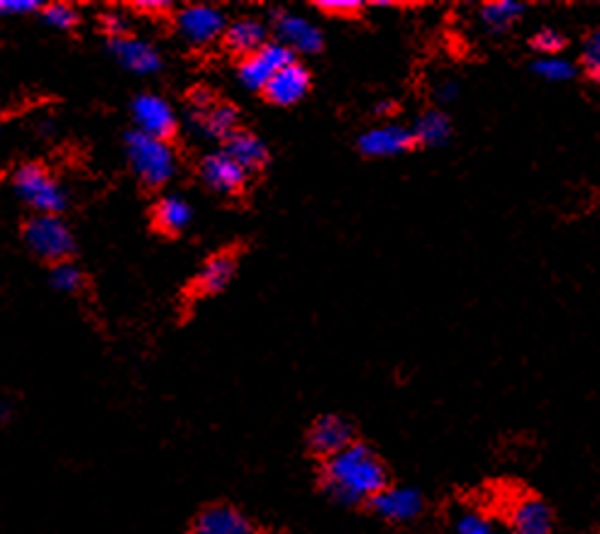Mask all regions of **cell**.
I'll use <instances>...</instances> for the list:
<instances>
[{
  "instance_id": "obj_11",
  "label": "cell",
  "mask_w": 600,
  "mask_h": 534,
  "mask_svg": "<svg viewBox=\"0 0 600 534\" xmlns=\"http://www.w3.org/2000/svg\"><path fill=\"white\" fill-rule=\"evenodd\" d=\"M132 120L137 124V132L150 134V138L156 140H166L176 132V110L172 108V103L162 96H154V93H140L132 100L130 106Z\"/></svg>"
},
{
  "instance_id": "obj_9",
  "label": "cell",
  "mask_w": 600,
  "mask_h": 534,
  "mask_svg": "<svg viewBox=\"0 0 600 534\" xmlns=\"http://www.w3.org/2000/svg\"><path fill=\"white\" fill-rule=\"evenodd\" d=\"M291 61H296V57H293L286 47H281L279 41H269L267 47H261L257 51V55L239 61L237 79L242 86L249 91H264L269 86V81L277 76L283 67H289Z\"/></svg>"
},
{
  "instance_id": "obj_10",
  "label": "cell",
  "mask_w": 600,
  "mask_h": 534,
  "mask_svg": "<svg viewBox=\"0 0 600 534\" xmlns=\"http://www.w3.org/2000/svg\"><path fill=\"white\" fill-rule=\"evenodd\" d=\"M176 27L181 37L193 47H208L225 35V15L213 5H186L176 15Z\"/></svg>"
},
{
  "instance_id": "obj_22",
  "label": "cell",
  "mask_w": 600,
  "mask_h": 534,
  "mask_svg": "<svg viewBox=\"0 0 600 534\" xmlns=\"http://www.w3.org/2000/svg\"><path fill=\"white\" fill-rule=\"evenodd\" d=\"M410 130L417 146H442L449 140L451 122L442 110H425Z\"/></svg>"
},
{
  "instance_id": "obj_31",
  "label": "cell",
  "mask_w": 600,
  "mask_h": 534,
  "mask_svg": "<svg viewBox=\"0 0 600 534\" xmlns=\"http://www.w3.org/2000/svg\"><path fill=\"white\" fill-rule=\"evenodd\" d=\"M42 3L37 0H0V17H23L30 13H42Z\"/></svg>"
},
{
  "instance_id": "obj_7",
  "label": "cell",
  "mask_w": 600,
  "mask_h": 534,
  "mask_svg": "<svg viewBox=\"0 0 600 534\" xmlns=\"http://www.w3.org/2000/svg\"><path fill=\"white\" fill-rule=\"evenodd\" d=\"M366 508L381 520L391 522V525H410V522L420 520V515H423L427 508V502L417 488L391 484L384 494H378L372 502H368Z\"/></svg>"
},
{
  "instance_id": "obj_27",
  "label": "cell",
  "mask_w": 600,
  "mask_h": 534,
  "mask_svg": "<svg viewBox=\"0 0 600 534\" xmlns=\"http://www.w3.org/2000/svg\"><path fill=\"white\" fill-rule=\"evenodd\" d=\"M581 71L588 81L600 83V27L591 29V33H588L584 39Z\"/></svg>"
},
{
  "instance_id": "obj_26",
  "label": "cell",
  "mask_w": 600,
  "mask_h": 534,
  "mask_svg": "<svg viewBox=\"0 0 600 534\" xmlns=\"http://www.w3.org/2000/svg\"><path fill=\"white\" fill-rule=\"evenodd\" d=\"M530 47L534 55H540V57L542 55L556 57L568 47V39L562 33H556V29L544 27V29H537V33L530 37Z\"/></svg>"
},
{
  "instance_id": "obj_2",
  "label": "cell",
  "mask_w": 600,
  "mask_h": 534,
  "mask_svg": "<svg viewBox=\"0 0 600 534\" xmlns=\"http://www.w3.org/2000/svg\"><path fill=\"white\" fill-rule=\"evenodd\" d=\"M125 150H128V162L134 176L144 186L160 188L168 183L176 174V154L166 140L150 138V134L132 130L125 138Z\"/></svg>"
},
{
  "instance_id": "obj_33",
  "label": "cell",
  "mask_w": 600,
  "mask_h": 534,
  "mask_svg": "<svg viewBox=\"0 0 600 534\" xmlns=\"http://www.w3.org/2000/svg\"><path fill=\"white\" fill-rule=\"evenodd\" d=\"M215 103L213 98V93H210L208 88H196L191 91V106H193V112H200V110H205L210 108Z\"/></svg>"
},
{
  "instance_id": "obj_25",
  "label": "cell",
  "mask_w": 600,
  "mask_h": 534,
  "mask_svg": "<svg viewBox=\"0 0 600 534\" xmlns=\"http://www.w3.org/2000/svg\"><path fill=\"white\" fill-rule=\"evenodd\" d=\"M42 23L59 33H69L79 25V13L69 3H49L42 8Z\"/></svg>"
},
{
  "instance_id": "obj_15",
  "label": "cell",
  "mask_w": 600,
  "mask_h": 534,
  "mask_svg": "<svg viewBox=\"0 0 600 534\" xmlns=\"http://www.w3.org/2000/svg\"><path fill=\"white\" fill-rule=\"evenodd\" d=\"M413 130L403 128V124H381L364 132L360 138V152L368 159H386V156H398L410 150H415Z\"/></svg>"
},
{
  "instance_id": "obj_17",
  "label": "cell",
  "mask_w": 600,
  "mask_h": 534,
  "mask_svg": "<svg viewBox=\"0 0 600 534\" xmlns=\"http://www.w3.org/2000/svg\"><path fill=\"white\" fill-rule=\"evenodd\" d=\"M235 271H237L235 254H230V251H220V254L210 257L203 264V269H200V274L193 281V293L200 298L217 296V293H223L230 284H233Z\"/></svg>"
},
{
  "instance_id": "obj_12",
  "label": "cell",
  "mask_w": 600,
  "mask_h": 534,
  "mask_svg": "<svg viewBox=\"0 0 600 534\" xmlns=\"http://www.w3.org/2000/svg\"><path fill=\"white\" fill-rule=\"evenodd\" d=\"M273 35L281 47L296 55H318L322 49V33L308 20L293 13L273 15Z\"/></svg>"
},
{
  "instance_id": "obj_14",
  "label": "cell",
  "mask_w": 600,
  "mask_h": 534,
  "mask_svg": "<svg viewBox=\"0 0 600 534\" xmlns=\"http://www.w3.org/2000/svg\"><path fill=\"white\" fill-rule=\"evenodd\" d=\"M108 49L110 55L118 59V64L122 69L137 73V76H152V73L164 67L160 51H156L150 41L137 39L132 35L108 39Z\"/></svg>"
},
{
  "instance_id": "obj_1",
  "label": "cell",
  "mask_w": 600,
  "mask_h": 534,
  "mask_svg": "<svg viewBox=\"0 0 600 534\" xmlns=\"http://www.w3.org/2000/svg\"><path fill=\"white\" fill-rule=\"evenodd\" d=\"M388 486H391V474L386 462L364 442H354L320 466L322 494L337 506L366 508Z\"/></svg>"
},
{
  "instance_id": "obj_6",
  "label": "cell",
  "mask_w": 600,
  "mask_h": 534,
  "mask_svg": "<svg viewBox=\"0 0 600 534\" xmlns=\"http://www.w3.org/2000/svg\"><path fill=\"white\" fill-rule=\"evenodd\" d=\"M356 442L354 425L342 415H320L308 427V435H305V444H308V452L318 456L320 462H328V459L344 452L346 447Z\"/></svg>"
},
{
  "instance_id": "obj_13",
  "label": "cell",
  "mask_w": 600,
  "mask_h": 534,
  "mask_svg": "<svg viewBox=\"0 0 600 534\" xmlns=\"http://www.w3.org/2000/svg\"><path fill=\"white\" fill-rule=\"evenodd\" d=\"M247 171L230 156L227 152L208 154L203 164H200V178L210 188V191L223 193V195H237L245 191L247 186Z\"/></svg>"
},
{
  "instance_id": "obj_36",
  "label": "cell",
  "mask_w": 600,
  "mask_h": 534,
  "mask_svg": "<svg viewBox=\"0 0 600 534\" xmlns=\"http://www.w3.org/2000/svg\"><path fill=\"white\" fill-rule=\"evenodd\" d=\"M393 110H396L393 103H378V106H376L378 115H388V112H393Z\"/></svg>"
},
{
  "instance_id": "obj_16",
  "label": "cell",
  "mask_w": 600,
  "mask_h": 534,
  "mask_svg": "<svg viewBox=\"0 0 600 534\" xmlns=\"http://www.w3.org/2000/svg\"><path fill=\"white\" fill-rule=\"evenodd\" d=\"M310 91V71L298 61H291L289 67H283L277 76L269 81L264 88V96L273 103V106L291 108L301 103Z\"/></svg>"
},
{
  "instance_id": "obj_23",
  "label": "cell",
  "mask_w": 600,
  "mask_h": 534,
  "mask_svg": "<svg viewBox=\"0 0 600 534\" xmlns=\"http://www.w3.org/2000/svg\"><path fill=\"white\" fill-rule=\"evenodd\" d=\"M522 13L525 5L513 3V0H489V3H483L479 10L481 23L496 35L508 33V29L522 17Z\"/></svg>"
},
{
  "instance_id": "obj_18",
  "label": "cell",
  "mask_w": 600,
  "mask_h": 534,
  "mask_svg": "<svg viewBox=\"0 0 600 534\" xmlns=\"http://www.w3.org/2000/svg\"><path fill=\"white\" fill-rule=\"evenodd\" d=\"M152 223L160 235L178 237L193 223V205L181 195H164L152 211Z\"/></svg>"
},
{
  "instance_id": "obj_4",
  "label": "cell",
  "mask_w": 600,
  "mask_h": 534,
  "mask_svg": "<svg viewBox=\"0 0 600 534\" xmlns=\"http://www.w3.org/2000/svg\"><path fill=\"white\" fill-rule=\"evenodd\" d=\"M23 239L37 259L49 261V264L69 261L73 249H77V239H73L69 225L59 215L30 217L23 227Z\"/></svg>"
},
{
  "instance_id": "obj_34",
  "label": "cell",
  "mask_w": 600,
  "mask_h": 534,
  "mask_svg": "<svg viewBox=\"0 0 600 534\" xmlns=\"http://www.w3.org/2000/svg\"><path fill=\"white\" fill-rule=\"evenodd\" d=\"M134 8L140 10V13L162 15V13H166V10H172V3H162V0H150V3H134Z\"/></svg>"
},
{
  "instance_id": "obj_5",
  "label": "cell",
  "mask_w": 600,
  "mask_h": 534,
  "mask_svg": "<svg viewBox=\"0 0 600 534\" xmlns=\"http://www.w3.org/2000/svg\"><path fill=\"white\" fill-rule=\"evenodd\" d=\"M510 534H552L554 532V510L542 496L532 490H520L508 500L505 510Z\"/></svg>"
},
{
  "instance_id": "obj_38",
  "label": "cell",
  "mask_w": 600,
  "mask_h": 534,
  "mask_svg": "<svg viewBox=\"0 0 600 534\" xmlns=\"http://www.w3.org/2000/svg\"><path fill=\"white\" fill-rule=\"evenodd\" d=\"M598 534H600V532H598Z\"/></svg>"
},
{
  "instance_id": "obj_30",
  "label": "cell",
  "mask_w": 600,
  "mask_h": 534,
  "mask_svg": "<svg viewBox=\"0 0 600 534\" xmlns=\"http://www.w3.org/2000/svg\"><path fill=\"white\" fill-rule=\"evenodd\" d=\"M457 534H496L491 522L481 515V512H464L455 525Z\"/></svg>"
},
{
  "instance_id": "obj_20",
  "label": "cell",
  "mask_w": 600,
  "mask_h": 534,
  "mask_svg": "<svg viewBox=\"0 0 600 534\" xmlns=\"http://www.w3.org/2000/svg\"><path fill=\"white\" fill-rule=\"evenodd\" d=\"M225 152L233 156V159L245 169L247 174L249 171H259L264 169L267 162H269V150L267 144L261 142L257 134L251 132H245V130H237L233 138H230L225 142Z\"/></svg>"
},
{
  "instance_id": "obj_8",
  "label": "cell",
  "mask_w": 600,
  "mask_h": 534,
  "mask_svg": "<svg viewBox=\"0 0 600 534\" xmlns=\"http://www.w3.org/2000/svg\"><path fill=\"white\" fill-rule=\"evenodd\" d=\"M186 534H259L257 522L230 502H210L191 520Z\"/></svg>"
},
{
  "instance_id": "obj_21",
  "label": "cell",
  "mask_w": 600,
  "mask_h": 534,
  "mask_svg": "<svg viewBox=\"0 0 600 534\" xmlns=\"http://www.w3.org/2000/svg\"><path fill=\"white\" fill-rule=\"evenodd\" d=\"M196 128L210 140H230L237 132V110L227 103H213V106L193 112Z\"/></svg>"
},
{
  "instance_id": "obj_32",
  "label": "cell",
  "mask_w": 600,
  "mask_h": 534,
  "mask_svg": "<svg viewBox=\"0 0 600 534\" xmlns=\"http://www.w3.org/2000/svg\"><path fill=\"white\" fill-rule=\"evenodd\" d=\"M101 25H103V29H105V35H108V39L130 35V33H128V23H125V17H122V15H115V13L103 15V17H101Z\"/></svg>"
},
{
  "instance_id": "obj_3",
  "label": "cell",
  "mask_w": 600,
  "mask_h": 534,
  "mask_svg": "<svg viewBox=\"0 0 600 534\" xmlns=\"http://www.w3.org/2000/svg\"><path fill=\"white\" fill-rule=\"evenodd\" d=\"M13 191L37 215H59L67 207V191L42 164H23L13 174Z\"/></svg>"
},
{
  "instance_id": "obj_29",
  "label": "cell",
  "mask_w": 600,
  "mask_h": 534,
  "mask_svg": "<svg viewBox=\"0 0 600 534\" xmlns=\"http://www.w3.org/2000/svg\"><path fill=\"white\" fill-rule=\"evenodd\" d=\"M318 10H322V13H328L330 17H346V20H354L362 15L364 10V3H360V0H320Z\"/></svg>"
},
{
  "instance_id": "obj_35",
  "label": "cell",
  "mask_w": 600,
  "mask_h": 534,
  "mask_svg": "<svg viewBox=\"0 0 600 534\" xmlns=\"http://www.w3.org/2000/svg\"><path fill=\"white\" fill-rule=\"evenodd\" d=\"M455 96H457V83L455 81H447L445 86L437 88V98L439 100H451Z\"/></svg>"
},
{
  "instance_id": "obj_37",
  "label": "cell",
  "mask_w": 600,
  "mask_h": 534,
  "mask_svg": "<svg viewBox=\"0 0 600 534\" xmlns=\"http://www.w3.org/2000/svg\"><path fill=\"white\" fill-rule=\"evenodd\" d=\"M8 417H10V405L5 403H0V423H5L8 420Z\"/></svg>"
},
{
  "instance_id": "obj_24",
  "label": "cell",
  "mask_w": 600,
  "mask_h": 534,
  "mask_svg": "<svg viewBox=\"0 0 600 534\" xmlns=\"http://www.w3.org/2000/svg\"><path fill=\"white\" fill-rule=\"evenodd\" d=\"M49 281H51V286H55L57 290L69 293V296H73V293H79L83 288V284H86V278H83L81 269L77 264H71V261H61V264L51 266Z\"/></svg>"
},
{
  "instance_id": "obj_19",
  "label": "cell",
  "mask_w": 600,
  "mask_h": 534,
  "mask_svg": "<svg viewBox=\"0 0 600 534\" xmlns=\"http://www.w3.org/2000/svg\"><path fill=\"white\" fill-rule=\"evenodd\" d=\"M267 37H269L267 25H261L255 17H242V20H235L233 25H227L223 41L233 55L247 59L251 55H257L261 47L269 45Z\"/></svg>"
},
{
  "instance_id": "obj_28",
  "label": "cell",
  "mask_w": 600,
  "mask_h": 534,
  "mask_svg": "<svg viewBox=\"0 0 600 534\" xmlns=\"http://www.w3.org/2000/svg\"><path fill=\"white\" fill-rule=\"evenodd\" d=\"M532 71L537 73V76L542 79H550V81H568L576 76V67L568 64V61L564 59H540L532 64Z\"/></svg>"
}]
</instances>
